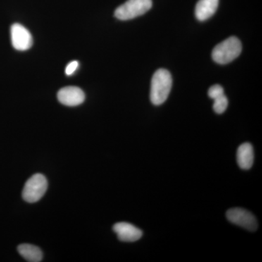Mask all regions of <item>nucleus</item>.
<instances>
[{"label":"nucleus","mask_w":262,"mask_h":262,"mask_svg":"<svg viewBox=\"0 0 262 262\" xmlns=\"http://www.w3.org/2000/svg\"><path fill=\"white\" fill-rule=\"evenodd\" d=\"M172 82L171 75L168 70L160 69L155 72L150 91V100L153 104L159 106L166 101L171 91Z\"/></svg>","instance_id":"obj_1"},{"label":"nucleus","mask_w":262,"mask_h":262,"mask_svg":"<svg viewBox=\"0 0 262 262\" xmlns=\"http://www.w3.org/2000/svg\"><path fill=\"white\" fill-rule=\"evenodd\" d=\"M242 44L238 38L230 37L217 45L212 51V58L215 63L227 64L241 54Z\"/></svg>","instance_id":"obj_2"},{"label":"nucleus","mask_w":262,"mask_h":262,"mask_svg":"<svg viewBox=\"0 0 262 262\" xmlns=\"http://www.w3.org/2000/svg\"><path fill=\"white\" fill-rule=\"evenodd\" d=\"M151 6V0H127L117 8L115 16L119 20H130L145 14Z\"/></svg>","instance_id":"obj_3"},{"label":"nucleus","mask_w":262,"mask_h":262,"mask_svg":"<svg viewBox=\"0 0 262 262\" xmlns=\"http://www.w3.org/2000/svg\"><path fill=\"white\" fill-rule=\"evenodd\" d=\"M48 180L44 175L36 173L28 179L24 185L22 196L27 203H37L46 194L48 189Z\"/></svg>","instance_id":"obj_4"},{"label":"nucleus","mask_w":262,"mask_h":262,"mask_svg":"<svg viewBox=\"0 0 262 262\" xmlns=\"http://www.w3.org/2000/svg\"><path fill=\"white\" fill-rule=\"evenodd\" d=\"M227 218L231 223L251 232L258 229V222L255 215L244 208H231L227 212Z\"/></svg>","instance_id":"obj_5"},{"label":"nucleus","mask_w":262,"mask_h":262,"mask_svg":"<svg viewBox=\"0 0 262 262\" xmlns=\"http://www.w3.org/2000/svg\"><path fill=\"white\" fill-rule=\"evenodd\" d=\"M11 42L13 48L19 51H25L32 48L33 39L28 29L20 24H14L10 29Z\"/></svg>","instance_id":"obj_6"},{"label":"nucleus","mask_w":262,"mask_h":262,"mask_svg":"<svg viewBox=\"0 0 262 262\" xmlns=\"http://www.w3.org/2000/svg\"><path fill=\"white\" fill-rule=\"evenodd\" d=\"M57 97L58 101L65 106H77L84 102L85 95L80 88L69 86L60 90Z\"/></svg>","instance_id":"obj_7"},{"label":"nucleus","mask_w":262,"mask_h":262,"mask_svg":"<svg viewBox=\"0 0 262 262\" xmlns=\"http://www.w3.org/2000/svg\"><path fill=\"white\" fill-rule=\"evenodd\" d=\"M113 230L117 237L122 242H136L141 238L142 231L135 226L127 222H119L115 224Z\"/></svg>","instance_id":"obj_8"},{"label":"nucleus","mask_w":262,"mask_h":262,"mask_svg":"<svg viewBox=\"0 0 262 262\" xmlns=\"http://www.w3.org/2000/svg\"><path fill=\"white\" fill-rule=\"evenodd\" d=\"M220 0H199L195 7V16L200 21H204L213 16L217 10Z\"/></svg>","instance_id":"obj_9"},{"label":"nucleus","mask_w":262,"mask_h":262,"mask_svg":"<svg viewBox=\"0 0 262 262\" xmlns=\"http://www.w3.org/2000/svg\"><path fill=\"white\" fill-rule=\"evenodd\" d=\"M254 160L253 146L246 142L241 144L237 149V161L241 169L249 170L252 167Z\"/></svg>","instance_id":"obj_10"},{"label":"nucleus","mask_w":262,"mask_h":262,"mask_svg":"<svg viewBox=\"0 0 262 262\" xmlns=\"http://www.w3.org/2000/svg\"><path fill=\"white\" fill-rule=\"evenodd\" d=\"M19 254L29 262H39L43 258L42 251L37 246L32 244H24L18 247Z\"/></svg>","instance_id":"obj_11"},{"label":"nucleus","mask_w":262,"mask_h":262,"mask_svg":"<svg viewBox=\"0 0 262 262\" xmlns=\"http://www.w3.org/2000/svg\"><path fill=\"white\" fill-rule=\"evenodd\" d=\"M227 106H228V99L226 97L225 94L214 99L213 108L215 113L222 114L225 113Z\"/></svg>","instance_id":"obj_12"},{"label":"nucleus","mask_w":262,"mask_h":262,"mask_svg":"<svg viewBox=\"0 0 262 262\" xmlns=\"http://www.w3.org/2000/svg\"><path fill=\"white\" fill-rule=\"evenodd\" d=\"M208 96L212 99H215V98L220 97V96L224 95V89L220 84H214L211 86L208 90Z\"/></svg>","instance_id":"obj_13"},{"label":"nucleus","mask_w":262,"mask_h":262,"mask_svg":"<svg viewBox=\"0 0 262 262\" xmlns=\"http://www.w3.org/2000/svg\"><path fill=\"white\" fill-rule=\"evenodd\" d=\"M79 62L77 61H73L70 62L68 65H67V68L65 70L66 75L67 76H71L73 75L76 72V70L78 69Z\"/></svg>","instance_id":"obj_14"}]
</instances>
